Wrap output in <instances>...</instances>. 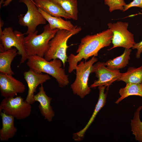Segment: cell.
Wrapping results in <instances>:
<instances>
[{
    "label": "cell",
    "instance_id": "obj_1",
    "mask_svg": "<svg viewBox=\"0 0 142 142\" xmlns=\"http://www.w3.org/2000/svg\"><path fill=\"white\" fill-rule=\"evenodd\" d=\"M112 37V32L108 29L83 38L77 49V54H71L68 57V72L71 73L75 70L78 62L83 59L86 60L90 57L97 56L102 48L110 45Z\"/></svg>",
    "mask_w": 142,
    "mask_h": 142
},
{
    "label": "cell",
    "instance_id": "obj_2",
    "mask_svg": "<svg viewBox=\"0 0 142 142\" xmlns=\"http://www.w3.org/2000/svg\"><path fill=\"white\" fill-rule=\"evenodd\" d=\"M27 60V64L29 69L37 73H44L52 76L56 80L60 87H64L69 84L68 75L62 68L63 63L60 59L48 61L44 57L32 55L29 56Z\"/></svg>",
    "mask_w": 142,
    "mask_h": 142
},
{
    "label": "cell",
    "instance_id": "obj_3",
    "mask_svg": "<svg viewBox=\"0 0 142 142\" xmlns=\"http://www.w3.org/2000/svg\"><path fill=\"white\" fill-rule=\"evenodd\" d=\"M43 32L38 34V31L27 35L24 38L26 53L29 56L37 55L44 57L49 47L50 40L54 37L58 29H51L48 24L43 27Z\"/></svg>",
    "mask_w": 142,
    "mask_h": 142
},
{
    "label": "cell",
    "instance_id": "obj_4",
    "mask_svg": "<svg viewBox=\"0 0 142 142\" xmlns=\"http://www.w3.org/2000/svg\"><path fill=\"white\" fill-rule=\"evenodd\" d=\"M81 30L80 26L73 31L59 29L49 41V49L44 58L48 61L59 59L62 61L63 67H65L68 57L67 54V49L69 47L67 44L68 41L72 36L78 33Z\"/></svg>",
    "mask_w": 142,
    "mask_h": 142
},
{
    "label": "cell",
    "instance_id": "obj_5",
    "mask_svg": "<svg viewBox=\"0 0 142 142\" xmlns=\"http://www.w3.org/2000/svg\"><path fill=\"white\" fill-rule=\"evenodd\" d=\"M98 60L97 58L93 56L87 61H80L75 70L76 77L74 82L71 85V88L74 95L83 98L88 94L91 91L88 85L90 74L93 73L94 63Z\"/></svg>",
    "mask_w": 142,
    "mask_h": 142
},
{
    "label": "cell",
    "instance_id": "obj_6",
    "mask_svg": "<svg viewBox=\"0 0 142 142\" xmlns=\"http://www.w3.org/2000/svg\"><path fill=\"white\" fill-rule=\"evenodd\" d=\"M24 34L21 32L13 31L12 27H6L0 35V52L14 47L17 50L18 54L21 57L18 66L24 63L29 58L25 49Z\"/></svg>",
    "mask_w": 142,
    "mask_h": 142
},
{
    "label": "cell",
    "instance_id": "obj_7",
    "mask_svg": "<svg viewBox=\"0 0 142 142\" xmlns=\"http://www.w3.org/2000/svg\"><path fill=\"white\" fill-rule=\"evenodd\" d=\"M31 105L21 96L4 98L0 104V112H2L17 120L23 119L31 115Z\"/></svg>",
    "mask_w": 142,
    "mask_h": 142
},
{
    "label": "cell",
    "instance_id": "obj_8",
    "mask_svg": "<svg viewBox=\"0 0 142 142\" xmlns=\"http://www.w3.org/2000/svg\"><path fill=\"white\" fill-rule=\"evenodd\" d=\"M19 1L24 4L27 8L25 14H21L19 17V25L27 27V30L24 34L27 35L33 33L36 31L38 25L46 24V20L39 11L33 0H20Z\"/></svg>",
    "mask_w": 142,
    "mask_h": 142
},
{
    "label": "cell",
    "instance_id": "obj_9",
    "mask_svg": "<svg viewBox=\"0 0 142 142\" xmlns=\"http://www.w3.org/2000/svg\"><path fill=\"white\" fill-rule=\"evenodd\" d=\"M107 25L113 33L111 42L113 46L108 50L119 47L127 49L133 47L136 43L133 34L127 29L128 22H118L113 23H109Z\"/></svg>",
    "mask_w": 142,
    "mask_h": 142
},
{
    "label": "cell",
    "instance_id": "obj_10",
    "mask_svg": "<svg viewBox=\"0 0 142 142\" xmlns=\"http://www.w3.org/2000/svg\"><path fill=\"white\" fill-rule=\"evenodd\" d=\"M94 73L98 78L90 87L95 88L100 86H105L108 89L109 86L117 81L121 73L119 70H111L108 68L104 62H98L93 65V73Z\"/></svg>",
    "mask_w": 142,
    "mask_h": 142
},
{
    "label": "cell",
    "instance_id": "obj_11",
    "mask_svg": "<svg viewBox=\"0 0 142 142\" xmlns=\"http://www.w3.org/2000/svg\"><path fill=\"white\" fill-rule=\"evenodd\" d=\"M25 85L12 75L0 73V91L1 95L4 98L14 97L18 94L24 93Z\"/></svg>",
    "mask_w": 142,
    "mask_h": 142
},
{
    "label": "cell",
    "instance_id": "obj_12",
    "mask_svg": "<svg viewBox=\"0 0 142 142\" xmlns=\"http://www.w3.org/2000/svg\"><path fill=\"white\" fill-rule=\"evenodd\" d=\"M23 75L28 88V94L25 100L32 104L35 102L34 97L38 86L50 79L51 78L48 74L37 73L30 69L24 72Z\"/></svg>",
    "mask_w": 142,
    "mask_h": 142
},
{
    "label": "cell",
    "instance_id": "obj_13",
    "mask_svg": "<svg viewBox=\"0 0 142 142\" xmlns=\"http://www.w3.org/2000/svg\"><path fill=\"white\" fill-rule=\"evenodd\" d=\"M43 84L39 88V91L34 95V99L39 103L38 108L42 116L49 122L51 121L55 115L50 105L52 98L48 96L44 90Z\"/></svg>",
    "mask_w": 142,
    "mask_h": 142
},
{
    "label": "cell",
    "instance_id": "obj_14",
    "mask_svg": "<svg viewBox=\"0 0 142 142\" xmlns=\"http://www.w3.org/2000/svg\"><path fill=\"white\" fill-rule=\"evenodd\" d=\"M106 87V86L104 85L98 87L99 91V97L93 112L85 127L81 130L73 134V138L74 140L79 141L83 139L86 131L94 121L98 113L105 105L107 94V91L105 93L104 92Z\"/></svg>",
    "mask_w": 142,
    "mask_h": 142
},
{
    "label": "cell",
    "instance_id": "obj_15",
    "mask_svg": "<svg viewBox=\"0 0 142 142\" xmlns=\"http://www.w3.org/2000/svg\"><path fill=\"white\" fill-rule=\"evenodd\" d=\"M38 7L48 14L53 16L71 19L58 4L52 0H33Z\"/></svg>",
    "mask_w": 142,
    "mask_h": 142
},
{
    "label": "cell",
    "instance_id": "obj_16",
    "mask_svg": "<svg viewBox=\"0 0 142 142\" xmlns=\"http://www.w3.org/2000/svg\"><path fill=\"white\" fill-rule=\"evenodd\" d=\"M2 127L0 129V140L1 141H8L13 138L17 131L14 125V118L1 112Z\"/></svg>",
    "mask_w": 142,
    "mask_h": 142
},
{
    "label": "cell",
    "instance_id": "obj_17",
    "mask_svg": "<svg viewBox=\"0 0 142 142\" xmlns=\"http://www.w3.org/2000/svg\"><path fill=\"white\" fill-rule=\"evenodd\" d=\"M39 11L48 23L50 28L52 29H58L73 31L78 27L74 26L69 21L65 20L61 17H56L49 15L38 8Z\"/></svg>",
    "mask_w": 142,
    "mask_h": 142
},
{
    "label": "cell",
    "instance_id": "obj_18",
    "mask_svg": "<svg viewBox=\"0 0 142 142\" xmlns=\"http://www.w3.org/2000/svg\"><path fill=\"white\" fill-rule=\"evenodd\" d=\"M18 54L17 49L12 48L0 52V73L11 75L14 73L11 67V63Z\"/></svg>",
    "mask_w": 142,
    "mask_h": 142
},
{
    "label": "cell",
    "instance_id": "obj_19",
    "mask_svg": "<svg viewBox=\"0 0 142 142\" xmlns=\"http://www.w3.org/2000/svg\"><path fill=\"white\" fill-rule=\"evenodd\" d=\"M131 49H125L123 53L120 55L104 63V65L111 70H118L125 67L129 64Z\"/></svg>",
    "mask_w": 142,
    "mask_h": 142
},
{
    "label": "cell",
    "instance_id": "obj_20",
    "mask_svg": "<svg viewBox=\"0 0 142 142\" xmlns=\"http://www.w3.org/2000/svg\"><path fill=\"white\" fill-rule=\"evenodd\" d=\"M117 81H122L126 84L142 83V65L138 68L129 67L126 72L121 73Z\"/></svg>",
    "mask_w": 142,
    "mask_h": 142
},
{
    "label": "cell",
    "instance_id": "obj_21",
    "mask_svg": "<svg viewBox=\"0 0 142 142\" xmlns=\"http://www.w3.org/2000/svg\"><path fill=\"white\" fill-rule=\"evenodd\" d=\"M120 97L115 102L118 104L127 97L131 95H137L142 97V83L126 84L124 88H121L119 91Z\"/></svg>",
    "mask_w": 142,
    "mask_h": 142
},
{
    "label": "cell",
    "instance_id": "obj_22",
    "mask_svg": "<svg viewBox=\"0 0 142 142\" xmlns=\"http://www.w3.org/2000/svg\"><path fill=\"white\" fill-rule=\"evenodd\" d=\"M59 4L72 19L77 21L78 10L77 0H52Z\"/></svg>",
    "mask_w": 142,
    "mask_h": 142
},
{
    "label": "cell",
    "instance_id": "obj_23",
    "mask_svg": "<svg viewBox=\"0 0 142 142\" xmlns=\"http://www.w3.org/2000/svg\"><path fill=\"white\" fill-rule=\"evenodd\" d=\"M142 109V105L137 108L130 123L132 134L135 136L136 140L139 142H142V121L140 119V112Z\"/></svg>",
    "mask_w": 142,
    "mask_h": 142
},
{
    "label": "cell",
    "instance_id": "obj_24",
    "mask_svg": "<svg viewBox=\"0 0 142 142\" xmlns=\"http://www.w3.org/2000/svg\"><path fill=\"white\" fill-rule=\"evenodd\" d=\"M125 0H104V4L109 7L110 12L116 10L123 11L124 6L126 4Z\"/></svg>",
    "mask_w": 142,
    "mask_h": 142
},
{
    "label": "cell",
    "instance_id": "obj_25",
    "mask_svg": "<svg viewBox=\"0 0 142 142\" xmlns=\"http://www.w3.org/2000/svg\"><path fill=\"white\" fill-rule=\"evenodd\" d=\"M134 7L142 8V0H133L129 3L126 4L124 6L123 12H125L129 8Z\"/></svg>",
    "mask_w": 142,
    "mask_h": 142
},
{
    "label": "cell",
    "instance_id": "obj_26",
    "mask_svg": "<svg viewBox=\"0 0 142 142\" xmlns=\"http://www.w3.org/2000/svg\"><path fill=\"white\" fill-rule=\"evenodd\" d=\"M141 11L142 12V10H141ZM138 14H142V13L139 12L138 13L135 14L136 15ZM132 48L133 49H136L137 50L136 57L137 58H139L142 53V40L139 43H135Z\"/></svg>",
    "mask_w": 142,
    "mask_h": 142
},
{
    "label": "cell",
    "instance_id": "obj_27",
    "mask_svg": "<svg viewBox=\"0 0 142 142\" xmlns=\"http://www.w3.org/2000/svg\"><path fill=\"white\" fill-rule=\"evenodd\" d=\"M4 22L2 20L1 18L0 19V35L2 33L3 30L2 29V27L4 25Z\"/></svg>",
    "mask_w": 142,
    "mask_h": 142
},
{
    "label": "cell",
    "instance_id": "obj_28",
    "mask_svg": "<svg viewBox=\"0 0 142 142\" xmlns=\"http://www.w3.org/2000/svg\"><path fill=\"white\" fill-rule=\"evenodd\" d=\"M13 0H6L3 4V6L4 7L8 6Z\"/></svg>",
    "mask_w": 142,
    "mask_h": 142
},
{
    "label": "cell",
    "instance_id": "obj_29",
    "mask_svg": "<svg viewBox=\"0 0 142 142\" xmlns=\"http://www.w3.org/2000/svg\"><path fill=\"white\" fill-rule=\"evenodd\" d=\"M4 0H1L0 1V8H1V5L3 4Z\"/></svg>",
    "mask_w": 142,
    "mask_h": 142
}]
</instances>
